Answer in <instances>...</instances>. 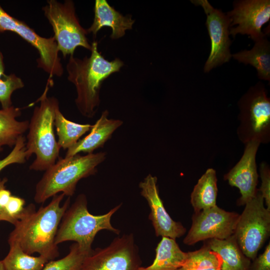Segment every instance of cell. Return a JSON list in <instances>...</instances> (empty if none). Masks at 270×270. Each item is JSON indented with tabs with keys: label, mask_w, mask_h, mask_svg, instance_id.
I'll return each instance as SVG.
<instances>
[{
	"label": "cell",
	"mask_w": 270,
	"mask_h": 270,
	"mask_svg": "<svg viewBox=\"0 0 270 270\" xmlns=\"http://www.w3.org/2000/svg\"><path fill=\"white\" fill-rule=\"evenodd\" d=\"M42 10L52 28L58 49L64 58L74 55L78 46L91 50L88 32L80 23L73 1L48 0Z\"/></svg>",
	"instance_id": "8992f818"
},
{
	"label": "cell",
	"mask_w": 270,
	"mask_h": 270,
	"mask_svg": "<svg viewBox=\"0 0 270 270\" xmlns=\"http://www.w3.org/2000/svg\"><path fill=\"white\" fill-rule=\"evenodd\" d=\"M262 184L258 190L261 193L266 206L270 210V173L268 167L262 164L260 167Z\"/></svg>",
	"instance_id": "f1b7e54d"
},
{
	"label": "cell",
	"mask_w": 270,
	"mask_h": 270,
	"mask_svg": "<svg viewBox=\"0 0 270 270\" xmlns=\"http://www.w3.org/2000/svg\"><path fill=\"white\" fill-rule=\"evenodd\" d=\"M0 270H4L2 260H0Z\"/></svg>",
	"instance_id": "e575fe53"
},
{
	"label": "cell",
	"mask_w": 270,
	"mask_h": 270,
	"mask_svg": "<svg viewBox=\"0 0 270 270\" xmlns=\"http://www.w3.org/2000/svg\"><path fill=\"white\" fill-rule=\"evenodd\" d=\"M192 2L202 8L206 16V24L211 41L210 55L204 66V72L228 62L232 55L230 46L232 43L229 38L231 20L220 10L214 8L207 0H193Z\"/></svg>",
	"instance_id": "8fae6325"
},
{
	"label": "cell",
	"mask_w": 270,
	"mask_h": 270,
	"mask_svg": "<svg viewBox=\"0 0 270 270\" xmlns=\"http://www.w3.org/2000/svg\"><path fill=\"white\" fill-rule=\"evenodd\" d=\"M220 256L204 243L199 250L190 252L186 262L176 270H221Z\"/></svg>",
	"instance_id": "cb8c5ba5"
},
{
	"label": "cell",
	"mask_w": 270,
	"mask_h": 270,
	"mask_svg": "<svg viewBox=\"0 0 270 270\" xmlns=\"http://www.w3.org/2000/svg\"><path fill=\"white\" fill-rule=\"evenodd\" d=\"M8 244L10 250L2 260L4 270H42L48 262L40 256L26 254L16 242Z\"/></svg>",
	"instance_id": "603a6c76"
},
{
	"label": "cell",
	"mask_w": 270,
	"mask_h": 270,
	"mask_svg": "<svg viewBox=\"0 0 270 270\" xmlns=\"http://www.w3.org/2000/svg\"><path fill=\"white\" fill-rule=\"evenodd\" d=\"M48 84L38 100L39 106L34 108L28 125L26 142V159L34 154L36 158L30 166L35 171L46 170L59 158L60 148L56 139L54 127L55 114L59 107L58 100L48 97Z\"/></svg>",
	"instance_id": "3957f363"
},
{
	"label": "cell",
	"mask_w": 270,
	"mask_h": 270,
	"mask_svg": "<svg viewBox=\"0 0 270 270\" xmlns=\"http://www.w3.org/2000/svg\"><path fill=\"white\" fill-rule=\"evenodd\" d=\"M91 54L82 59L70 56L66 64L68 80L76 87V106L84 116L92 118L100 104V92L103 82L112 74L118 72L124 62L116 58L106 60L98 51V42L92 44Z\"/></svg>",
	"instance_id": "7a4b0ae2"
},
{
	"label": "cell",
	"mask_w": 270,
	"mask_h": 270,
	"mask_svg": "<svg viewBox=\"0 0 270 270\" xmlns=\"http://www.w3.org/2000/svg\"><path fill=\"white\" fill-rule=\"evenodd\" d=\"M270 234V210L264 206L258 190L245 204L240 215L234 235L243 254L250 260L256 258Z\"/></svg>",
	"instance_id": "52a82bcc"
},
{
	"label": "cell",
	"mask_w": 270,
	"mask_h": 270,
	"mask_svg": "<svg viewBox=\"0 0 270 270\" xmlns=\"http://www.w3.org/2000/svg\"><path fill=\"white\" fill-rule=\"evenodd\" d=\"M8 182V178H0V190L6 188V184ZM0 221H6L12 224H14L16 220L10 216L6 212L4 208L0 207Z\"/></svg>",
	"instance_id": "1f68e13d"
},
{
	"label": "cell",
	"mask_w": 270,
	"mask_h": 270,
	"mask_svg": "<svg viewBox=\"0 0 270 270\" xmlns=\"http://www.w3.org/2000/svg\"><path fill=\"white\" fill-rule=\"evenodd\" d=\"M240 214L217 205L194 212L192 224L183 242L192 246L210 239L224 240L234 233Z\"/></svg>",
	"instance_id": "30bf717a"
},
{
	"label": "cell",
	"mask_w": 270,
	"mask_h": 270,
	"mask_svg": "<svg viewBox=\"0 0 270 270\" xmlns=\"http://www.w3.org/2000/svg\"><path fill=\"white\" fill-rule=\"evenodd\" d=\"M259 144L256 139L250 142L240 160L224 176L231 186L239 189L241 196L238 204L240 206L245 205L254 196L258 190L256 155Z\"/></svg>",
	"instance_id": "5bb4252c"
},
{
	"label": "cell",
	"mask_w": 270,
	"mask_h": 270,
	"mask_svg": "<svg viewBox=\"0 0 270 270\" xmlns=\"http://www.w3.org/2000/svg\"><path fill=\"white\" fill-rule=\"evenodd\" d=\"M250 270H270V243L266 246L264 252L256 258L250 266Z\"/></svg>",
	"instance_id": "4dcf8cb0"
},
{
	"label": "cell",
	"mask_w": 270,
	"mask_h": 270,
	"mask_svg": "<svg viewBox=\"0 0 270 270\" xmlns=\"http://www.w3.org/2000/svg\"><path fill=\"white\" fill-rule=\"evenodd\" d=\"M204 243L220 258L221 270H250V260L241 250L234 234L224 240H208Z\"/></svg>",
	"instance_id": "e0dca14e"
},
{
	"label": "cell",
	"mask_w": 270,
	"mask_h": 270,
	"mask_svg": "<svg viewBox=\"0 0 270 270\" xmlns=\"http://www.w3.org/2000/svg\"><path fill=\"white\" fill-rule=\"evenodd\" d=\"M226 15L231 20L230 34L234 37L238 34H248L256 42L264 37L262 26L270 18V0H243L236 1L234 8Z\"/></svg>",
	"instance_id": "7c38bea8"
},
{
	"label": "cell",
	"mask_w": 270,
	"mask_h": 270,
	"mask_svg": "<svg viewBox=\"0 0 270 270\" xmlns=\"http://www.w3.org/2000/svg\"><path fill=\"white\" fill-rule=\"evenodd\" d=\"M218 194L216 172L208 168L198 180L191 194L190 202L194 212L216 205Z\"/></svg>",
	"instance_id": "44dd1931"
},
{
	"label": "cell",
	"mask_w": 270,
	"mask_h": 270,
	"mask_svg": "<svg viewBox=\"0 0 270 270\" xmlns=\"http://www.w3.org/2000/svg\"><path fill=\"white\" fill-rule=\"evenodd\" d=\"M4 74V56L0 50V78Z\"/></svg>",
	"instance_id": "836d02e7"
},
{
	"label": "cell",
	"mask_w": 270,
	"mask_h": 270,
	"mask_svg": "<svg viewBox=\"0 0 270 270\" xmlns=\"http://www.w3.org/2000/svg\"><path fill=\"white\" fill-rule=\"evenodd\" d=\"M90 254L82 250L75 242L70 246L68 254L60 259L48 261L42 270H80Z\"/></svg>",
	"instance_id": "484cf974"
},
{
	"label": "cell",
	"mask_w": 270,
	"mask_h": 270,
	"mask_svg": "<svg viewBox=\"0 0 270 270\" xmlns=\"http://www.w3.org/2000/svg\"><path fill=\"white\" fill-rule=\"evenodd\" d=\"M248 110L254 130L258 132L265 128L270 120V102L264 90L252 98Z\"/></svg>",
	"instance_id": "d4e9b609"
},
{
	"label": "cell",
	"mask_w": 270,
	"mask_h": 270,
	"mask_svg": "<svg viewBox=\"0 0 270 270\" xmlns=\"http://www.w3.org/2000/svg\"><path fill=\"white\" fill-rule=\"evenodd\" d=\"M5 31L15 32L38 50V67L49 74L48 82L51 84L54 76H61L64 68L59 51L54 36L44 38L38 34L24 22L11 16L0 5V33Z\"/></svg>",
	"instance_id": "ba28073f"
},
{
	"label": "cell",
	"mask_w": 270,
	"mask_h": 270,
	"mask_svg": "<svg viewBox=\"0 0 270 270\" xmlns=\"http://www.w3.org/2000/svg\"><path fill=\"white\" fill-rule=\"evenodd\" d=\"M106 158L104 152L59 158L45 170L36 186L34 200L42 204L50 197L61 192L68 197L75 192L81 179L96 174L97 166Z\"/></svg>",
	"instance_id": "277c9868"
},
{
	"label": "cell",
	"mask_w": 270,
	"mask_h": 270,
	"mask_svg": "<svg viewBox=\"0 0 270 270\" xmlns=\"http://www.w3.org/2000/svg\"><path fill=\"white\" fill-rule=\"evenodd\" d=\"M108 110L102 112L100 118L92 125L90 132L67 150L65 156H73L80 152L92 154L95 150L103 147L115 130L123 124L120 120L108 118Z\"/></svg>",
	"instance_id": "2e32d148"
},
{
	"label": "cell",
	"mask_w": 270,
	"mask_h": 270,
	"mask_svg": "<svg viewBox=\"0 0 270 270\" xmlns=\"http://www.w3.org/2000/svg\"><path fill=\"white\" fill-rule=\"evenodd\" d=\"M65 195L52 196L48 204L36 210L34 204L24 207L10 234L8 243H18L26 254L38 253L48 261L59 256L55 238L62 216L70 205L68 197L62 205Z\"/></svg>",
	"instance_id": "6da1fadb"
},
{
	"label": "cell",
	"mask_w": 270,
	"mask_h": 270,
	"mask_svg": "<svg viewBox=\"0 0 270 270\" xmlns=\"http://www.w3.org/2000/svg\"><path fill=\"white\" fill-rule=\"evenodd\" d=\"M140 194L148 202L150 212L148 216L156 236L174 240L184 236L186 228L180 222L172 220L166 210L159 195L157 178L150 174L139 184Z\"/></svg>",
	"instance_id": "4fadbf2b"
},
{
	"label": "cell",
	"mask_w": 270,
	"mask_h": 270,
	"mask_svg": "<svg viewBox=\"0 0 270 270\" xmlns=\"http://www.w3.org/2000/svg\"><path fill=\"white\" fill-rule=\"evenodd\" d=\"M141 260L132 234L115 238L104 248L92 250L80 270H137Z\"/></svg>",
	"instance_id": "9c48e42d"
},
{
	"label": "cell",
	"mask_w": 270,
	"mask_h": 270,
	"mask_svg": "<svg viewBox=\"0 0 270 270\" xmlns=\"http://www.w3.org/2000/svg\"><path fill=\"white\" fill-rule=\"evenodd\" d=\"M135 20L130 15L123 16L110 6L106 0H96L94 6V18L90 26L86 29L96 37L97 32L103 27L112 28L110 38H120L124 36L126 31L132 30Z\"/></svg>",
	"instance_id": "9a60e30c"
},
{
	"label": "cell",
	"mask_w": 270,
	"mask_h": 270,
	"mask_svg": "<svg viewBox=\"0 0 270 270\" xmlns=\"http://www.w3.org/2000/svg\"><path fill=\"white\" fill-rule=\"evenodd\" d=\"M240 62L250 64L258 72V78L270 80V44L265 37L255 42L250 50H244L232 55Z\"/></svg>",
	"instance_id": "ffe728a7"
},
{
	"label": "cell",
	"mask_w": 270,
	"mask_h": 270,
	"mask_svg": "<svg viewBox=\"0 0 270 270\" xmlns=\"http://www.w3.org/2000/svg\"><path fill=\"white\" fill-rule=\"evenodd\" d=\"M24 86L22 80L14 74H4L0 78V102L2 108L6 109L12 106V94Z\"/></svg>",
	"instance_id": "4316f807"
},
{
	"label": "cell",
	"mask_w": 270,
	"mask_h": 270,
	"mask_svg": "<svg viewBox=\"0 0 270 270\" xmlns=\"http://www.w3.org/2000/svg\"><path fill=\"white\" fill-rule=\"evenodd\" d=\"M153 262L146 267L140 266L137 270H176L187 260L190 252L180 248L176 240L162 236L156 248Z\"/></svg>",
	"instance_id": "ac0fdd59"
},
{
	"label": "cell",
	"mask_w": 270,
	"mask_h": 270,
	"mask_svg": "<svg viewBox=\"0 0 270 270\" xmlns=\"http://www.w3.org/2000/svg\"><path fill=\"white\" fill-rule=\"evenodd\" d=\"M24 204L25 200L24 198L12 195L4 209L10 216L17 221L24 210Z\"/></svg>",
	"instance_id": "f546056e"
},
{
	"label": "cell",
	"mask_w": 270,
	"mask_h": 270,
	"mask_svg": "<svg viewBox=\"0 0 270 270\" xmlns=\"http://www.w3.org/2000/svg\"><path fill=\"white\" fill-rule=\"evenodd\" d=\"M11 196L10 192L6 188L0 190V207L4 208Z\"/></svg>",
	"instance_id": "d6a6232c"
},
{
	"label": "cell",
	"mask_w": 270,
	"mask_h": 270,
	"mask_svg": "<svg viewBox=\"0 0 270 270\" xmlns=\"http://www.w3.org/2000/svg\"><path fill=\"white\" fill-rule=\"evenodd\" d=\"M26 142V139L23 136L18 138L10 152L0 160V172L10 164H21L26 162L27 160Z\"/></svg>",
	"instance_id": "83f0119b"
},
{
	"label": "cell",
	"mask_w": 270,
	"mask_h": 270,
	"mask_svg": "<svg viewBox=\"0 0 270 270\" xmlns=\"http://www.w3.org/2000/svg\"><path fill=\"white\" fill-rule=\"evenodd\" d=\"M54 126L59 147L68 150L74 146L82 136L90 130L92 125L79 124L67 120L58 108L56 111Z\"/></svg>",
	"instance_id": "7402d4cb"
},
{
	"label": "cell",
	"mask_w": 270,
	"mask_h": 270,
	"mask_svg": "<svg viewBox=\"0 0 270 270\" xmlns=\"http://www.w3.org/2000/svg\"><path fill=\"white\" fill-rule=\"evenodd\" d=\"M21 114V110L12 106L0 110V152L4 146L14 147L18 138L28 130V120H16Z\"/></svg>",
	"instance_id": "d6986e66"
},
{
	"label": "cell",
	"mask_w": 270,
	"mask_h": 270,
	"mask_svg": "<svg viewBox=\"0 0 270 270\" xmlns=\"http://www.w3.org/2000/svg\"><path fill=\"white\" fill-rule=\"evenodd\" d=\"M121 206L122 204L118 205L105 214L93 215L88 210L86 195L79 194L62 216L56 236V244L74 241L82 250L90 253L94 238L100 230L120 233V230L112 226L110 220Z\"/></svg>",
	"instance_id": "5b68a950"
}]
</instances>
